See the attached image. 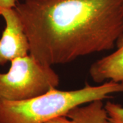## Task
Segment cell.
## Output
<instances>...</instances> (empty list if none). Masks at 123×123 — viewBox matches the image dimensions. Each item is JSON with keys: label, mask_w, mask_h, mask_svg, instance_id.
<instances>
[{"label": "cell", "mask_w": 123, "mask_h": 123, "mask_svg": "<svg viewBox=\"0 0 123 123\" xmlns=\"http://www.w3.org/2000/svg\"><path fill=\"white\" fill-rule=\"evenodd\" d=\"M14 8L30 54L49 66L111 50L123 33V0H23Z\"/></svg>", "instance_id": "1"}, {"label": "cell", "mask_w": 123, "mask_h": 123, "mask_svg": "<svg viewBox=\"0 0 123 123\" xmlns=\"http://www.w3.org/2000/svg\"><path fill=\"white\" fill-rule=\"evenodd\" d=\"M122 92L123 82L107 81L98 86L86 83L84 87L73 90L54 88L23 101L0 100V123H47L75 107L104 101Z\"/></svg>", "instance_id": "2"}, {"label": "cell", "mask_w": 123, "mask_h": 123, "mask_svg": "<svg viewBox=\"0 0 123 123\" xmlns=\"http://www.w3.org/2000/svg\"><path fill=\"white\" fill-rule=\"evenodd\" d=\"M60 82L53 66L29 54L13 60L8 72L0 73V100L30 99L57 88Z\"/></svg>", "instance_id": "3"}, {"label": "cell", "mask_w": 123, "mask_h": 123, "mask_svg": "<svg viewBox=\"0 0 123 123\" xmlns=\"http://www.w3.org/2000/svg\"><path fill=\"white\" fill-rule=\"evenodd\" d=\"M5 22L0 37V66L30 54V43L21 20L14 8H0Z\"/></svg>", "instance_id": "4"}, {"label": "cell", "mask_w": 123, "mask_h": 123, "mask_svg": "<svg viewBox=\"0 0 123 123\" xmlns=\"http://www.w3.org/2000/svg\"><path fill=\"white\" fill-rule=\"evenodd\" d=\"M115 47L116 49L113 53L95 61L90 67L89 73L94 82H123V33Z\"/></svg>", "instance_id": "5"}, {"label": "cell", "mask_w": 123, "mask_h": 123, "mask_svg": "<svg viewBox=\"0 0 123 123\" xmlns=\"http://www.w3.org/2000/svg\"><path fill=\"white\" fill-rule=\"evenodd\" d=\"M47 123H109L103 101L98 100L75 107L66 114Z\"/></svg>", "instance_id": "6"}, {"label": "cell", "mask_w": 123, "mask_h": 123, "mask_svg": "<svg viewBox=\"0 0 123 123\" xmlns=\"http://www.w3.org/2000/svg\"><path fill=\"white\" fill-rule=\"evenodd\" d=\"M109 123H123V106L107 101L105 104Z\"/></svg>", "instance_id": "7"}, {"label": "cell", "mask_w": 123, "mask_h": 123, "mask_svg": "<svg viewBox=\"0 0 123 123\" xmlns=\"http://www.w3.org/2000/svg\"><path fill=\"white\" fill-rule=\"evenodd\" d=\"M17 3V0H0V8H15Z\"/></svg>", "instance_id": "8"}]
</instances>
